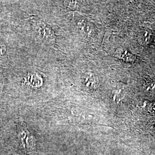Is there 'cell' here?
<instances>
[{
  "mask_svg": "<svg viewBox=\"0 0 155 155\" xmlns=\"http://www.w3.org/2000/svg\"><path fill=\"white\" fill-rule=\"evenodd\" d=\"M33 31L39 39L47 43H52L55 36L53 29L49 25L40 20H32Z\"/></svg>",
  "mask_w": 155,
  "mask_h": 155,
  "instance_id": "1",
  "label": "cell"
},
{
  "mask_svg": "<svg viewBox=\"0 0 155 155\" xmlns=\"http://www.w3.org/2000/svg\"><path fill=\"white\" fill-rule=\"evenodd\" d=\"M18 138L21 141V144L24 147L26 153L29 152L32 148V137L28 130L26 125L21 123L18 128Z\"/></svg>",
  "mask_w": 155,
  "mask_h": 155,
  "instance_id": "2",
  "label": "cell"
},
{
  "mask_svg": "<svg viewBox=\"0 0 155 155\" xmlns=\"http://www.w3.org/2000/svg\"><path fill=\"white\" fill-rule=\"evenodd\" d=\"M82 83L84 88L90 91L97 90L100 85L98 78L91 72H87L83 75L82 78Z\"/></svg>",
  "mask_w": 155,
  "mask_h": 155,
  "instance_id": "3",
  "label": "cell"
},
{
  "mask_svg": "<svg viewBox=\"0 0 155 155\" xmlns=\"http://www.w3.org/2000/svg\"><path fill=\"white\" fill-rule=\"evenodd\" d=\"M26 83L33 87H39L43 84V79L41 77L34 72H29L25 78Z\"/></svg>",
  "mask_w": 155,
  "mask_h": 155,
  "instance_id": "4",
  "label": "cell"
},
{
  "mask_svg": "<svg viewBox=\"0 0 155 155\" xmlns=\"http://www.w3.org/2000/svg\"><path fill=\"white\" fill-rule=\"evenodd\" d=\"M144 87L145 90L151 93L155 94V80L152 79H147L145 81Z\"/></svg>",
  "mask_w": 155,
  "mask_h": 155,
  "instance_id": "5",
  "label": "cell"
},
{
  "mask_svg": "<svg viewBox=\"0 0 155 155\" xmlns=\"http://www.w3.org/2000/svg\"><path fill=\"white\" fill-rule=\"evenodd\" d=\"M6 51V47L2 40H0V56L5 54Z\"/></svg>",
  "mask_w": 155,
  "mask_h": 155,
  "instance_id": "6",
  "label": "cell"
},
{
  "mask_svg": "<svg viewBox=\"0 0 155 155\" xmlns=\"http://www.w3.org/2000/svg\"><path fill=\"white\" fill-rule=\"evenodd\" d=\"M65 4L66 7L70 9H75L77 5V3L75 1H66Z\"/></svg>",
  "mask_w": 155,
  "mask_h": 155,
  "instance_id": "7",
  "label": "cell"
},
{
  "mask_svg": "<svg viewBox=\"0 0 155 155\" xmlns=\"http://www.w3.org/2000/svg\"><path fill=\"white\" fill-rule=\"evenodd\" d=\"M2 78L1 77V75H0V90H1V84H2Z\"/></svg>",
  "mask_w": 155,
  "mask_h": 155,
  "instance_id": "8",
  "label": "cell"
}]
</instances>
